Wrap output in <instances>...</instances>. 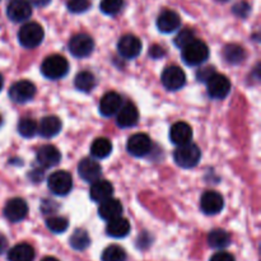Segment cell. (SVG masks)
I'll use <instances>...</instances> for the list:
<instances>
[{"instance_id": "cell-43", "label": "cell", "mask_w": 261, "mask_h": 261, "mask_svg": "<svg viewBox=\"0 0 261 261\" xmlns=\"http://www.w3.org/2000/svg\"><path fill=\"white\" fill-rule=\"evenodd\" d=\"M41 261H59L56 257H53V256H47V257H43Z\"/></svg>"}, {"instance_id": "cell-25", "label": "cell", "mask_w": 261, "mask_h": 261, "mask_svg": "<svg viewBox=\"0 0 261 261\" xmlns=\"http://www.w3.org/2000/svg\"><path fill=\"white\" fill-rule=\"evenodd\" d=\"M9 261H33L35 260V249L30 244H18L8 252Z\"/></svg>"}, {"instance_id": "cell-17", "label": "cell", "mask_w": 261, "mask_h": 261, "mask_svg": "<svg viewBox=\"0 0 261 261\" xmlns=\"http://www.w3.org/2000/svg\"><path fill=\"white\" fill-rule=\"evenodd\" d=\"M138 120H139V112H138V109L135 107V105L132 103V102L125 103L124 106L117 111L116 124L119 125L120 127H122V129L134 126L138 122Z\"/></svg>"}, {"instance_id": "cell-6", "label": "cell", "mask_w": 261, "mask_h": 261, "mask_svg": "<svg viewBox=\"0 0 261 261\" xmlns=\"http://www.w3.org/2000/svg\"><path fill=\"white\" fill-rule=\"evenodd\" d=\"M94 50V41L86 33H79L69 41V51L74 58L83 59L91 55Z\"/></svg>"}, {"instance_id": "cell-1", "label": "cell", "mask_w": 261, "mask_h": 261, "mask_svg": "<svg viewBox=\"0 0 261 261\" xmlns=\"http://www.w3.org/2000/svg\"><path fill=\"white\" fill-rule=\"evenodd\" d=\"M181 56L185 64L190 66H198L205 63L209 58V47L204 41L195 38L189 45L181 48Z\"/></svg>"}, {"instance_id": "cell-20", "label": "cell", "mask_w": 261, "mask_h": 261, "mask_svg": "<svg viewBox=\"0 0 261 261\" xmlns=\"http://www.w3.org/2000/svg\"><path fill=\"white\" fill-rule=\"evenodd\" d=\"M120 109H121V96L116 92H109L99 101V111L106 117L117 114Z\"/></svg>"}, {"instance_id": "cell-28", "label": "cell", "mask_w": 261, "mask_h": 261, "mask_svg": "<svg viewBox=\"0 0 261 261\" xmlns=\"http://www.w3.org/2000/svg\"><path fill=\"white\" fill-rule=\"evenodd\" d=\"M112 152V143L106 138H98L93 142L91 147V154L97 160L107 158Z\"/></svg>"}, {"instance_id": "cell-12", "label": "cell", "mask_w": 261, "mask_h": 261, "mask_svg": "<svg viewBox=\"0 0 261 261\" xmlns=\"http://www.w3.org/2000/svg\"><path fill=\"white\" fill-rule=\"evenodd\" d=\"M28 214V205L23 199H10L4 206V217L12 223L23 221Z\"/></svg>"}, {"instance_id": "cell-13", "label": "cell", "mask_w": 261, "mask_h": 261, "mask_svg": "<svg viewBox=\"0 0 261 261\" xmlns=\"http://www.w3.org/2000/svg\"><path fill=\"white\" fill-rule=\"evenodd\" d=\"M7 15L12 22H24L32 15V7L27 0H12L7 8Z\"/></svg>"}, {"instance_id": "cell-14", "label": "cell", "mask_w": 261, "mask_h": 261, "mask_svg": "<svg viewBox=\"0 0 261 261\" xmlns=\"http://www.w3.org/2000/svg\"><path fill=\"white\" fill-rule=\"evenodd\" d=\"M224 206L223 196L217 191H206L200 199V208L203 213L208 216H216L221 213Z\"/></svg>"}, {"instance_id": "cell-9", "label": "cell", "mask_w": 261, "mask_h": 261, "mask_svg": "<svg viewBox=\"0 0 261 261\" xmlns=\"http://www.w3.org/2000/svg\"><path fill=\"white\" fill-rule=\"evenodd\" d=\"M36 94V87L30 81H18L9 88V97L15 103H25Z\"/></svg>"}, {"instance_id": "cell-36", "label": "cell", "mask_w": 261, "mask_h": 261, "mask_svg": "<svg viewBox=\"0 0 261 261\" xmlns=\"http://www.w3.org/2000/svg\"><path fill=\"white\" fill-rule=\"evenodd\" d=\"M66 7H68L69 12L79 14V13L87 12L91 8V2L89 0H68Z\"/></svg>"}, {"instance_id": "cell-30", "label": "cell", "mask_w": 261, "mask_h": 261, "mask_svg": "<svg viewBox=\"0 0 261 261\" xmlns=\"http://www.w3.org/2000/svg\"><path fill=\"white\" fill-rule=\"evenodd\" d=\"M89 244H91V239H89V234L84 229H76L71 234L70 246L74 250H79V251L86 250L89 246Z\"/></svg>"}, {"instance_id": "cell-24", "label": "cell", "mask_w": 261, "mask_h": 261, "mask_svg": "<svg viewBox=\"0 0 261 261\" xmlns=\"http://www.w3.org/2000/svg\"><path fill=\"white\" fill-rule=\"evenodd\" d=\"M63 124L60 119L56 116H46L41 120L40 126H38V133L43 138H53L60 133Z\"/></svg>"}, {"instance_id": "cell-27", "label": "cell", "mask_w": 261, "mask_h": 261, "mask_svg": "<svg viewBox=\"0 0 261 261\" xmlns=\"http://www.w3.org/2000/svg\"><path fill=\"white\" fill-rule=\"evenodd\" d=\"M208 244L213 249H224L231 244V236L224 229H213L208 236Z\"/></svg>"}, {"instance_id": "cell-41", "label": "cell", "mask_w": 261, "mask_h": 261, "mask_svg": "<svg viewBox=\"0 0 261 261\" xmlns=\"http://www.w3.org/2000/svg\"><path fill=\"white\" fill-rule=\"evenodd\" d=\"M8 247V240L3 234H0V255L4 254Z\"/></svg>"}, {"instance_id": "cell-26", "label": "cell", "mask_w": 261, "mask_h": 261, "mask_svg": "<svg viewBox=\"0 0 261 261\" xmlns=\"http://www.w3.org/2000/svg\"><path fill=\"white\" fill-rule=\"evenodd\" d=\"M96 76L88 70H83L81 73L76 74L75 79H74V86L78 91L84 92V93H89L96 87Z\"/></svg>"}, {"instance_id": "cell-23", "label": "cell", "mask_w": 261, "mask_h": 261, "mask_svg": "<svg viewBox=\"0 0 261 261\" xmlns=\"http://www.w3.org/2000/svg\"><path fill=\"white\" fill-rule=\"evenodd\" d=\"M130 229H132V226H130L129 221L126 218H122V217L109 221L106 227L107 234L114 237V239H122V237L127 236Z\"/></svg>"}, {"instance_id": "cell-22", "label": "cell", "mask_w": 261, "mask_h": 261, "mask_svg": "<svg viewBox=\"0 0 261 261\" xmlns=\"http://www.w3.org/2000/svg\"><path fill=\"white\" fill-rule=\"evenodd\" d=\"M122 213V205L117 199H107V200L99 203L98 206V214L102 219L105 221H112L115 218L121 217Z\"/></svg>"}, {"instance_id": "cell-31", "label": "cell", "mask_w": 261, "mask_h": 261, "mask_svg": "<svg viewBox=\"0 0 261 261\" xmlns=\"http://www.w3.org/2000/svg\"><path fill=\"white\" fill-rule=\"evenodd\" d=\"M126 260V252L122 247L117 245H111L106 247L102 252V261H125Z\"/></svg>"}, {"instance_id": "cell-21", "label": "cell", "mask_w": 261, "mask_h": 261, "mask_svg": "<svg viewBox=\"0 0 261 261\" xmlns=\"http://www.w3.org/2000/svg\"><path fill=\"white\" fill-rule=\"evenodd\" d=\"M89 195L93 201L102 203V201L111 199L114 195V186L107 180H97L96 182L92 184Z\"/></svg>"}, {"instance_id": "cell-34", "label": "cell", "mask_w": 261, "mask_h": 261, "mask_svg": "<svg viewBox=\"0 0 261 261\" xmlns=\"http://www.w3.org/2000/svg\"><path fill=\"white\" fill-rule=\"evenodd\" d=\"M122 5H124V0H102L99 7L105 14L115 15L122 9Z\"/></svg>"}, {"instance_id": "cell-3", "label": "cell", "mask_w": 261, "mask_h": 261, "mask_svg": "<svg viewBox=\"0 0 261 261\" xmlns=\"http://www.w3.org/2000/svg\"><path fill=\"white\" fill-rule=\"evenodd\" d=\"M43 28L38 23L30 22L20 27L18 32V40L24 48H35L41 45L43 40Z\"/></svg>"}, {"instance_id": "cell-39", "label": "cell", "mask_w": 261, "mask_h": 261, "mask_svg": "<svg viewBox=\"0 0 261 261\" xmlns=\"http://www.w3.org/2000/svg\"><path fill=\"white\" fill-rule=\"evenodd\" d=\"M211 261H234L233 255H231L229 252L226 251H221V252H217L212 256Z\"/></svg>"}, {"instance_id": "cell-8", "label": "cell", "mask_w": 261, "mask_h": 261, "mask_svg": "<svg viewBox=\"0 0 261 261\" xmlns=\"http://www.w3.org/2000/svg\"><path fill=\"white\" fill-rule=\"evenodd\" d=\"M186 83V75L180 66L171 65L162 73V84L167 91H178Z\"/></svg>"}, {"instance_id": "cell-45", "label": "cell", "mask_w": 261, "mask_h": 261, "mask_svg": "<svg viewBox=\"0 0 261 261\" xmlns=\"http://www.w3.org/2000/svg\"><path fill=\"white\" fill-rule=\"evenodd\" d=\"M2 125H3V116L0 115V126H2Z\"/></svg>"}, {"instance_id": "cell-2", "label": "cell", "mask_w": 261, "mask_h": 261, "mask_svg": "<svg viewBox=\"0 0 261 261\" xmlns=\"http://www.w3.org/2000/svg\"><path fill=\"white\" fill-rule=\"evenodd\" d=\"M69 71V63L64 56L51 55L43 60L41 65V73L45 78L58 81L64 78Z\"/></svg>"}, {"instance_id": "cell-7", "label": "cell", "mask_w": 261, "mask_h": 261, "mask_svg": "<svg viewBox=\"0 0 261 261\" xmlns=\"http://www.w3.org/2000/svg\"><path fill=\"white\" fill-rule=\"evenodd\" d=\"M208 94L214 99H223L231 92V82L223 74L214 73L206 82Z\"/></svg>"}, {"instance_id": "cell-5", "label": "cell", "mask_w": 261, "mask_h": 261, "mask_svg": "<svg viewBox=\"0 0 261 261\" xmlns=\"http://www.w3.org/2000/svg\"><path fill=\"white\" fill-rule=\"evenodd\" d=\"M47 186L55 195L65 196L73 189V177L66 171H58L48 176Z\"/></svg>"}, {"instance_id": "cell-16", "label": "cell", "mask_w": 261, "mask_h": 261, "mask_svg": "<svg viewBox=\"0 0 261 261\" xmlns=\"http://www.w3.org/2000/svg\"><path fill=\"white\" fill-rule=\"evenodd\" d=\"M170 139L177 147L189 144L193 139V129L190 125L184 121L176 122L170 130Z\"/></svg>"}, {"instance_id": "cell-10", "label": "cell", "mask_w": 261, "mask_h": 261, "mask_svg": "<svg viewBox=\"0 0 261 261\" xmlns=\"http://www.w3.org/2000/svg\"><path fill=\"white\" fill-rule=\"evenodd\" d=\"M126 149L134 157H144L152 149V142L147 134H134L126 143Z\"/></svg>"}, {"instance_id": "cell-38", "label": "cell", "mask_w": 261, "mask_h": 261, "mask_svg": "<svg viewBox=\"0 0 261 261\" xmlns=\"http://www.w3.org/2000/svg\"><path fill=\"white\" fill-rule=\"evenodd\" d=\"M214 73H216V71H214V68L208 66V68H204V69H201L200 71H198L196 76H198V81L205 82L206 83V82H208V79L211 78Z\"/></svg>"}, {"instance_id": "cell-42", "label": "cell", "mask_w": 261, "mask_h": 261, "mask_svg": "<svg viewBox=\"0 0 261 261\" xmlns=\"http://www.w3.org/2000/svg\"><path fill=\"white\" fill-rule=\"evenodd\" d=\"M51 0H31V3H32L33 5H36V7H46L47 4H50Z\"/></svg>"}, {"instance_id": "cell-15", "label": "cell", "mask_w": 261, "mask_h": 261, "mask_svg": "<svg viewBox=\"0 0 261 261\" xmlns=\"http://www.w3.org/2000/svg\"><path fill=\"white\" fill-rule=\"evenodd\" d=\"M78 173L82 177V180L93 184L101 177L102 168L99 163L96 162V161L91 160V158H84V160L79 162Z\"/></svg>"}, {"instance_id": "cell-37", "label": "cell", "mask_w": 261, "mask_h": 261, "mask_svg": "<svg viewBox=\"0 0 261 261\" xmlns=\"http://www.w3.org/2000/svg\"><path fill=\"white\" fill-rule=\"evenodd\" d=\"M233 12L236 13L239 17H246L250 12V5L247 4L246 2L237 3V5H234L233 8Z\"/></svg>"}, {"instance_id": "cell-40", "label": "cell", "mask_w": 261, "mask_h": 261, "mask_svg": "<svg viewBox=\"0 0 261 261\" xmlns=\"http://www.w3.org/2000/svg\"><path fill=\"white\" fill-rule=\"evenodd\" d=\"M165 48L163 47H161V46H158V45H154L153 46L152 48H150L149 50V55L152 56L153 59H160V58H162V56H165Z\"/></svg>"}, {"instance_id": "cell-32", "label": "cell", "mask_w": 261, "mask_h": 261, "mask_svg": "<svg viewBox=\"0 0 261 261\" xmlns=\"http://www.w3.org/2000/svg\"><path fill=\"white\" fill-rule=\"evenodd\" d=\"M38 132L37 124H36L35 120L32 119H22L18 124V133L22 135L23 138H33Z\"/></svg>"}, {"instance_id": "cell-19", "label": "cell", "mask_w": 261, "mask_h": 261, "mask_svg": "<svg viewBox=\"0 0 261 261\" xmlns=\"http://www.w3.org/2000/svg\"><path fill=\"white\" fill-rule=\"evenodd\" d=\"M61 161V154L54 145H43L37 150V162L43 168H50L59 165Z\"/></svg>"}, {"instance_id": "cell-11", "label": "cell", "mask_w": 261, "mask_h": 261, "mask_svg": "<svg viewBox=\"0 0 261 261\" xmlns=\"http://www.w3.org/2000/svg\"><path fill=\"white\" fill-rule=\"evenodd\" d=\"M142 41L134 35H125L117 42V51L125 59H134L142 51Z\"/></svg>"}, {"instance_id": "cell-4", "label": "cell", "mask_w": 261, "mask_h": 261, "mask_svg": "<svg viewBox=\"0 0 261 261\" xmlns=\"http://www.w3.org/2000/svg\"><path fill=\"white\" fill-rule=\"evenodd\" d=\"M176 165L182 168H193L200 162L201 152L198 145L189 143V144L177 147L173 153Z\"/></svg>"}, {"instance_id": "cell-33", "label": "cell", "mask_w": 261, "mask_h": 261, "mask_svg": "<svg viewBox=\"0 0 261 261\" xmlns=\"http://www.w3.org/2000/svg\"><path fill=\"white\" fill-rule=\"evenodd\" d=\"M46 227L51 232H54V233H63V232H65L68 229L69 222L68 219L63 218V217L54 216L46 219Z\"/></svg>"}, {"instance_id": "cell-35", "label": "cell", "mask_w": 261, "mask_h": 261, "mask_svg": "<svg viewBox=\"0 0 261 261\" xmlns=\"http://www.w3.org/2000/svg\"><path fill=\"white\" fill-rule=\"evenodd\" d=\"M195 40V32L193 30H189V28H185V30L180 31L177 36L175 38V45L177 46L178 48L185 47L186 45L191 42V41Z\"/></svg>"}, {"instance_id": "cell-29", "label": "cell", "mask_w": 261, "mask_h": 261, "mask_svg": "<svg viewBox=\"0 0 261 261\" xmlns=\"http://www.w3.org/2000/svg\"><path fill=\"white\" fill-rule=\"evenodd\" d=\"M223 55L224 59L227 60V63L240 64L246 59V51H245L241 46L232 43V45H227L226 47H224Z\"/></svg>"}, {"instance_id": "cell-18", "label": "cell", "mask_w": 261, "mask_h": 261, "mask_svg": "<svg viewBox=\"0 0 261 261\" xmlns=\"http://www.w3.org/2000/svg\"><path fill=\"white\" fill-rule=\"evenodd\" d=\"M181 24V18L173 10H163L157 18V28L162 33H172L178 30Z\"/></svg>"}, {"instance_id": "cell-44", "label": "cell", "mask_w": 261, "mask_h": 261, "mask_svg": "<svg viewBox=\"0 0 261 261\" xmlns=\"http://www.w3.org/2000/svg\"><path fill=\"white\" fill-rule=\"evenodd\" d=\"M3 86H4V81H3V76L2 74H0V91L3 89Z\"/></svg>"}]
</instances>
